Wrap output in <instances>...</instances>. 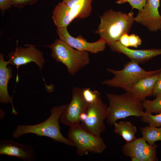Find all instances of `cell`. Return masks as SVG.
Segmentation results:
<instances>
[{
	"label": "cell",
	"mask_w": 161,
	"mask_h": 161,
	"mask_svg": "<svg viewBox=\"0 0 161 161\" xmlns=\"http://www.w3.org/2000/svg\"><path fill=\"white\" fill-rule=\"evenodd\" d=\"M134 14L131 12L126 14L111 9L108 10L99 16L100 22L95 33L110 47L124 34L129 33L135 21Z\"/></svg>",
	"instance_id": "obj_1"
},
{
	"label": "cell",
	"mask_w": 161,
	"mask_h": 161,
	"mask_svg": "<svg viewBox=\"0 0 161 161\" xmlns=\"http://www.w3.org/2000/svg\"><path fill=\"white\" fill-rule=\"evenodd\" d=\"M68 104L53 107L51 115L44 121L35 125H19L13 133V137L18 138L25 134L32 133L39 137H47L54 141L71 146L74 144L68 139L64 137L60 131L59 120Z\"/></svg>",
	"instance_id": "obj_2"
},
{
	"label": "cell",
	"mask_w": 161,
	"mask_h": 161,
	"mask_svg": "<svg viewBox=\"0 0 161 161\" xmlns=\"http://www.w3.org/2000/svg\"><path fill=\"white\" fill-rule=\"evenodd\" d=\"M106 96L109 104L106 122L110 125L129 116L141 117L144 112L142 102L128 92L121 95L108 93Z\"/></svg>",
	"instance_id": "obj_3"
},
{
	"label": "cell",
	"mask_w": 161,
	"mask_h": 161,
	"mask_svg": "<svg viewBox=\"0 0 161 161\" xmlns=\"http://www.w3.org/2000/svg\"><path fill=\"white\" fill-rule=\"evenodd\" d=\"M52 51L51 56L57 62L64 64L68 72L74 76L90 62L88 52L74 49L60 39H56L47 46Z\"/></svg>",
	"instance_id": "obj_4"
},
{
	"label": "cell",
	"mask_w": 161,
	"mask_h": 161,
	"mask_svg": "<svg viewBox=\"0 0 161 161\" xmlns=\"http://www.w3.org/2000/svg\"><path fill=\"white\" fill-rule=\"evenodd\" d=\"M107 71L114 75L112 78L104 80L101 84L110 86L120 88L130 93L133 86L140 80L159 73L161 68L146 71L137 62L131 60L124 66L122 69L115 70L107 68Z\"/></svg>",
	"instance_id": "obj_5"
},
{
	"label": "cell",
	"mask_w": 161,
	"mask_h": 161,
	"mask_svg": "<svg viewBox=\"0 0 161 161\" xmlns=\"http://www.w3.org/2000/svg\"><path fill=\"white\" fill-rule=\"evenodd\" d=\"M68 139L76 148L77 154L80 156L87 155L89 152L100 154L106 148V145L100 136L86 131L80 123L70 127Z\"/></svg>",
	"instance_id": "obj_6"
},
{
	"label": "cell",
	"mask_w": 161,
	"mask_h": 161,
	"mask_svg": "<svg viewBox=\"0 0 161 161\" xmlns=\"http://www.w3.org/2000/svg\"><path fill=\"white\" fill-rule=\"evenodd\" d=\"M86 119L80 123L86 131L97 136H100L105 127L104 123L108 115V106L100 98L95 103L88 105Z\"/></svg>",
	"instance_id": "obj_7"
},
{
	"label": "cell",
	"mask_w": 161,
	"mask_h": 161,
	"mask_svg": "<svg viewBox=\"0 0 161 161\" xmlns=\"http://www.w3.org/2000/svg\"><path fill=\"white\" fill-rule=\"evenodd\" d=\"M88 105L82 96L81 89L74 87L71 100L61 115L60 122L70 127L80 124V115L87 112Z\"/></svg>",
	"instance_id": "obj_8"
},
{
	"label": "cell",
	"mask_w": 161,
	"mask_h": 161,
	"mask_svg": "<svg viewBox=\"0 0 161 161\" xmlns=\"http://www.w3.org/2000/svg\"><path fill=\"white\" fill-rule=\"evenodd\" d=\"M28 45V47L25 48L16 47L14 51L10 52L8 54L9 64L16 66L18 69L20 66L33 62L41 71L45 62L43 53L35 46Z\"/></svg>",
	"instance_id": "obj_9"
},
{
	"label": "cell",
	"mask_w": 161,
	"mask_h": 161,
	"mask_svg": "<svg viewBox=\"0 0 161 161\" xmlns=\"http://www.w3.org/2000/svg\"><path fill=\"white\" fill-rule=\"evenodd\" d=\"M56 31L59 39L78 50L97 54L104 51L106 48V42L102 38L96 42H89L81 35L76 38L71 36L67 30V27L57 28Z\"/></svg>",
	"instance_id": "obj_10"
},
{
	"label": "cell",
	"mask_w": 161,
	"mask_h": 161,
	"mask_svg": "<svg viewBox=\"0 0 161 161\" xmlns=\"http://www.w3.org/2000/svg\"><path fill=\"white\" fill-rule=\"evenodd\" d=\"M158 147L155 144L149 145L142 137L125 144L122 151L126 156L137 158L139 161H156L158 160L156 151Z\"/></svg>",
	"instance_id": "obj_11"
},
{
	"label": "cell",
	"mask_w": 161,
	"mask_h": 161,
	"mask_svg": "<svg viewBox=\"0 0 161 161\" xmlns=\"http://www.w3.org/2000/svg\"><path fill=\"white\" fill-rule=\"evenodd\" d=\"M160 4V0H146L143 9L135 17V21L150 31L161 30V15L158 10Z\"/></svg>",
	"instance_id": "obj_12"
},
{
	"label": "cell",
	"mask_w": 161,
	"mask_h": 161,
	"mask_svg": "<svg viewBox=\"0 0 161 161\" xmlns=\"http://www.w3.org/2000/svg\"><path fill=\"white\" fill-rule=\"evenodd\" d=\"M0 154L15 157L25 161H33L35 158L31 146L12 140H0Z\"/></svg>",
	"instance_id": "obj_13"
},
{
	"label": "cell",
	"mask_w": 161,
	"mask_h": 161,
	"mask_svg": "<svg viewBox=\"0 0 161 161\" xmlns=\"http://www.w3.org/2000/svg\"><path fill=\"white\" fill-rule=\"evenodd\" d=\"M110 48L112 51L122 53L138 64H143L154 57L161 55V49H133L123 46L119 41L116 42Z\"/></svg>",
	"instance_id": "obj_14"
},
{
	"label": "cell",
	"mask_w": 161,
	"mask_h": 161,
	"mask_svg": "<svg viewBox=\"0 0 161 161\" xmlns=\"http://www.w3.org/2000/svg\"><path fill=\"white\" fill-rule=\"evenodd\" d=\"M159 72L140 80L133 86L129 94L141 102L145 100L147 97L153 95Z\"/></svg>",
	"instance_id": "obj_15"
},
{
	"label": "cell",
	"mask_w": 161,
	"mask_h": 161,
	"mask_svg": "<svg viewBox=\"0 0 161 161\" xmlns=\"http://www.w3.org/2000/svg\"><path fill=\"white\" fill-rule=\"evenodd\" d=\"M4 55L0 53V102L2 103L11 102L12 105V97L8 91V84L10 79L13 77L12 69L7 66L9 63L4 60Z\"/></svg>",
	"instance_id": "obj_16"
},
{
	"label": "cell",
	"mask_w": 161,
	"mask_h": 161,
	"mask_svg": "<svg viewBox=\"0 0 161 161\" xmlns=\"http://www.w3.org/2000/svg\"><path fill=\"white\" fill-rule=\"evenodd\" d=\"M68 7L74 20L77 18H85L91 12L92 0H63Z\"/></svg>",
	"instance_id": "obj_17"
},
{
	"label": "cell",
	"mask_w": 161,
	"mask_h": 161,
	"mask_svg": "<svg viewBox=\"0 0 161 161\" xmlns=\"http://www.w3.org/2000/svg\"><path fill=\"white\" fill-rule=\"evenodd\" d=\"M57 28L67 27L73 21L68 7L62 1L55 6L52 16Z\"/></svg>",
	"instance_id": "obj_18"
},
{
	"label": "cell",
	"mask_w": 161,
	"mask_h": 161,
	"mask_svg": "<svg viewBox=\"0 0 161 161\" xmlns=\"http://www.w3.org/2000/svg\"><path fill=\"white\" fill-rule=\"evenodd\" d=\"M113 125L114 132L124 139L126 143L131 142L137 139L135 136L137 127L130 122L125 121L116 122Z\"/></svg>",
	"instance_id": "obj_19"
},
{
	"label": "cell",
	"mask_w": 161,
	"mask_h": 161,
	"mask_svg": "<svg viewBox=\"0 0 161 161\" xmlns=\"http://www.w3.org/2000/svg\"><path fill=\"white\" fill-rule=\"evenodd\" d=\"M140 130L145 140L151 145L155 144L156 142L161 141V127L145 126L140 128Z\"/></svg>",
	"instance_id": "obj_20"
},
{
	"label": "cell",
	"mask_w": 161,
	"mask_h": 161,
	"mask_svg": "<svg viewBox=\"0 0 161 161\" xmlns=\"http://www.w3.org/2000/svg\"><path fill=\"white\" fill-rule=\"evenodd\" d=\"M155 96V99L153 100L145 99L142 102L145 112L151 114L161 112V94L157 95Z\"/></svg>",
	"instance_id": "obj_21"
},
{
	"label": "cell",
	"mask_w": 161,
	"mask_h": 161,
	"mask_svg": "<svg viewBox=\"0 0 161 161\" xmlns=\"http://www.w3.org/2000/svg\"><path fill=\"white\" fill-rule=\"evenodd\" d=\"M140 120L143 122L148 123L149 126L161 127V112L153 115L151 113L145 111L140 117Z\"/></svg>",
	"instance_id": "obj_22"
},
{
	"label": "cell",
	"mask_w": 161,
	"mask_h": 161,
	"mask_svg": "<svg viewBox=\"0 0 161 161\" xmlns=\"http://www.w3.org/2000/svg\"><path fill=\"white\" fill-rule=\"evenodd\" d=\"M81 93L84 100L88 105L95 103L101 98L99 92L92 91L89 88L81 89Z\"/></svg>",
	"instance_id": "obj_23"
},
{
	"label": "cell",
	"mask_w": 161,
	"mask_h": 161,
	"mask_svg": "<svg viewBox=\"0 0 161 161\" xmlns=\"http://www.w3.org/2000/svg\"><path fill=\"white\" fill-rule=\"evenodd\" d=\"M146 0H118L116 1L118 4H120L128 2L132 8L141 10L145 5Z\"/></svg>",
	"instance_id": "obj_24"
},
{
	"label": "cell",
	"mask_w": 161,
	"mask_h": 161,
	"mask_svg": "<svg viewBox=\"0 0 161 161\" xmlns=\"http://www.w3.org/2000/svg\"><path fill=\"white\" fill-rule=\"evenodd\" d=\"M9 1L12 6L22 9L26 6L34 4L37 0H9Z\"/></svg>",
	"instance_id": "obj_25"
},
{
	"label": "cell",
	"mask_w": 161,
	"mask_h": 161,
	"mask_svg": "<svg viewBox=\"0 0 161 161\" xmlns=\"http://www.w3.org/2000/svg\"><path fill=\"white\" fill-rule=\"evenodd\" d=\"M129 46L137 48L142 43V41L140 37L134 34L129 35Z\"/></svg>",
	"instance_id": "obj_26"
},
{
	"label": "cell",
	"mask_w": 161,
	"mask_h": 161,
	"mask_svg": "<svg viewBox=\"0 0 161 161\" xmlns=\"http://www.w3.org/2000/svg\"><path fill=\"white\" fill-rule=\"evenodd\" d=\"M161 94V70L159 72L154 88L153 95L155 96L157 95Z\"/></svg>",
	"instance_id": "obj_27"
},
{
	"label": "cell",
	"mask_w": 161,
	"mask_h": 161,
	"mask_svg": "<svg viewBox=\"0 0 161 161\" xmlns=\"http://www.w3.org/2000/svg\"><path fill=\"white\" fill-rule=\"evenodd\" d=\"M129 35L128 33H125L121 36L119 41L123 46L126 47H129Z\"/></svg>",
	"instance_id": "obj_28"
},
{
	"label": "cell",
	"mask_w": 161,
	"mask_h": 161,
	"mask_svg": "<svg viewBox=\"0 0 161 161\" xmlns=\"http://www.w3.org/2000/svg\"><path fill=\"white\" fill-rule=\"evenodd\" d=\"M11 6L9 0H0V8L2 11L8 10Z\"/></svg>",
	"instance_id": "obj_29"
},
{
	"label": "cell",
	"mask_w": 161,
	"mask_h": 161,
	"mask_svg": "<svg viewBox=\"0 0 161 161\" xmlns=\"http://www.w3.org/2000/svg\"><path fill=\"white\" fill-rule=\"evenodd\" d=\"M87 114L86 112L82 113L80 116V120L81 122L84 121L87 118Z\"/></svg>",
	"instance_id": "obj_30"
}]
</instances>
